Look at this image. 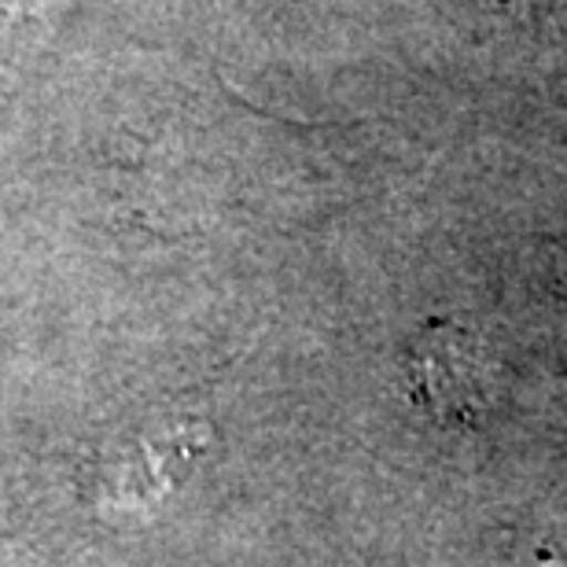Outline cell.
I'll use <instances>...</instances> for the list:
<instances>
[{"label": "cell", "mask_w": 567, "mask_h": 567, "mask_svg": "<svg viewBox=\"0 0 567 567\" xmlns=\"http://www.w3.org/2000/svg\"><path fill=\"white\" fill-rule=\"evenodd\" d=\"M491 4H497V8H530L535 0H491Z\"/></svg>", "instance_id": "6da1fadb"}]
</instances>
